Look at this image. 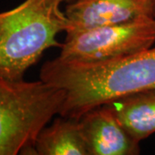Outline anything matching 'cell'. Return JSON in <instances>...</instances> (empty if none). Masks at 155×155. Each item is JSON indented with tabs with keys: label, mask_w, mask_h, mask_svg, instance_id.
<instances>
[{
	"label": "cell",
	"mask_w": 155,
	"mask_h": 155,
	"mask_svg": "<svg viewBox=\"0 0 155 155\" xmlns=\"http://www.w3.org/2000/svg\"><path fill=\"white\" fill-rule=\"evenodd\" d=\"M40 79L63 89L59 116L79 119L84 113L121 97L155 88V46L132 55L101 62H45Z\"/></svg>",
	"instance_id": "obj_1"
},
{
	"label": "cell",
	"mask_w": 155,
	"mask_h": 155,
	"mask_svg": "<svg viewBox=\"0 0 155 155\" xmlns=\"http://www.w3.org/2000/svg\"><path fill=\"white\" fill-rule=\"evenodd\" d=\"M65 0H24L0 12V76L23 79L45 51L61 48L58 35L65 32Z\"/></svg>",
	"instance_id": "obj_2"
},
{
	"label": "cell",
	"mask_w": 155,
	"mask_h": 155,
	"mask_svg": "<svg viewBox=\"0 0 155 155\" xmlns=\"http://www.w3.org/2000/svg\"><path fill=\"white\" fill-rule=\"evenodd\" d=\"M63 89L41 79L12 80L0 76V155L36 154L40 132L60 115Z\"/></svg>",
	"instance_id": "obj_3"
},
{
	"label": "cell",
	"mask_w": 155,
	"mask_h": 155,
	"mask_svg": "<svg viewBox=\"0 0 155 155\" xmlns=\"http://www.w3.org/2000/svg\"><path fill=\"white\" fill-rule=\"evenodd\" d=\"M155 43V17L86 29L66 35L58 56L63 61H114L147 49Z\"/></svg>",
	"instance_id": "obj_4"
},
{
	"label": "cell",
	"mask_w": 155,
	"mask_h": 155,
	"mask_svg": "<svg viewBox=\"0 0 155 155\" xmlns=\"http://www.w3.org/2000/svg\"><path fill=\"white\" fill-rule=\"evenodd\" d=\"M66 35L153 17V0H73L67 3Z\"/></svg>",
	"instance_id": "obj_5"
},
{
	"label": "cell",
	"mask_w": 155,
	"mask_h": 155,
	"mask_svg": "<svg viewBox=\"0 0 155 155\" xmlns=\"http://www.w3.org/2000/svg\"><path fill=\"white\" fill-rule=\"evenodd\" d=\"M89 155H138L140 143L107 105L98 106L79 119Z\"/></svg>",
	"instance_id": "obj_6"
},
{
	"label": "cell",
	"mask_w": 155,
	"mask_h": 155,
	"mask_svg": "<svg viewBox=\"0 0 155 155\" xmlns=\"http://www.w3.org/2000/svg\"><path fill=\"white\" fill-rule=\"evenodd\" d=\"M106 104L139 142L155 133V88L126 95Z\"/></svg>",
	"instance_id": "obj_7"
},
{
	"label": "cell",
	"mask_w": 155,
	"mask_h": 155,
	"mask_svg": "<svg viewBox=\"0 0 155 155\" xmlns=\"http://www.w3.org/2000/svg\"><path fill=\"white\" fill-rule=\"evenodd\" d=\"M35 147L37 155H89L79 120L61 116L40 132Z\"/></svg>",
	"instance_id": "obj_8"
},
{
	"label": "cell",
	"mask_w": 155,
	"mask_h": 155,
	"mask_svg": "<svg viewBox=\"0 0 155 155\" xmlns=\"http://www.w3.org/2000/svg\"><path fill=\"white\" fill-rule=\"evenodd\" d=\"M153 17H155V0H153Z\"/></svg>",
	"instance_id": "obj_9"
},
{
	"label": "cell",
	"mask_w": 155,
	"mask_h": 155,
	"mask_svg": "<svg viewBox=\"0 0 155 155\" xmlns=\"http://www.w3.org/2000/svg\"><path fill=\"white\" fill-rule=\"evenodd\" d=\"M72 1H73V0H65V3H70V2H72Z\"/></svg>",
	"instance_id": "obj_10"
}]
</instances>
